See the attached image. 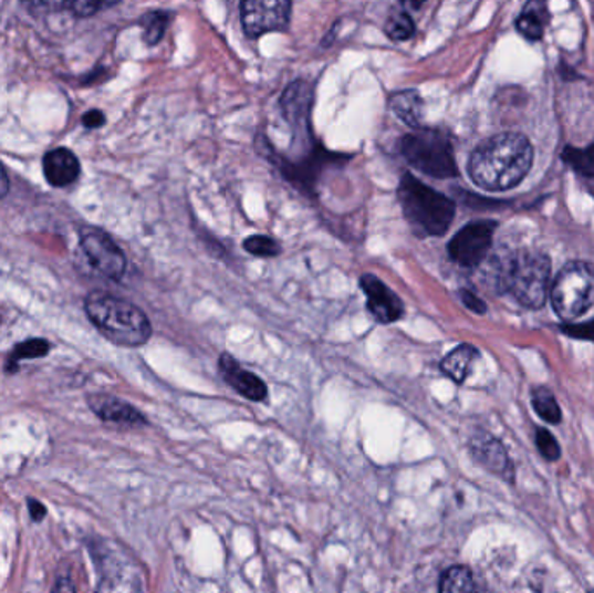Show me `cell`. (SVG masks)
I'll list each match as a JSON object with an SVG mask.
<instances>
[{
  "label": "cell",
  "instance_id": "obj_16",
  "mask_svg": "<svg viewBox=\"0 0 594 593\" xmlns=\"http://www.w3.org/2000/svg\"><path fill=\"white\" fill-rule=\"evenodd\" d=\"M551 14L548 0H527L514 20L517 32L529 42H541L550 25Z\"/></svg>",
  "mask_w": 594,
  "mask_h": 593
},
{
  "label": "cell",
  "instance_id": "obj_25",
  "mask_svg": "<svg viewBox=\"0 0 594 593\" xmlns=\"http://www.w3.org/2000/svg\"><path fill=\"white\" fill-rule=\"evenodd\" d=\"M243 249L252 257L258 258L279 257L280 252H282L279 242L268 236L247 237L246 242H243Z\"/></svg>",
  "mask_w": 594,
  "mask_h": 593
},
{
  "label": "cell",
  "instance_id": "obj_1",
  "mask_svg": "<svg viewBox=\"0 0 594 593\" xmlns=\"http://www.w3.org/2000/svg\"><path fill=\"white\" fill-rule=\"evenodd\" d=\"M534 145L529 136L517 131L499 133L481 142L468 160V175L486 191L517 188L534 166Z\"/></svg>",
  "mask_w": 594,
  "mask_h": 593
},
{
  "label": "cell",
  "instance_id": "obj_19",
  "mask_svg": "<svg viewBox=\"0 0 594 593\" xmlns=\"http://www.w3.org/2000/svg\"><path fill=\"white\" fill-rule=\"evenodd\" d=\"M423 98L414 90L400 91L393 94L389 100V108L396 118H400L405 126L417 129L423 123Z\"/></svg>",
  "mask_w": 594,
  "mask_h": 593
},
{
  "label": "cell",
  "instance_id": "obj_18",
  "mask_svg": "<svg viewBox=\"0 0 594 593\" xmlns=\"http://www.w3.org/2000/svg\"><path fill=\"white\" fill-rule=\"evenodd\" d=\"M478 358H480V352H478L477 346L462 343V345L456 346L452 352L445 355L440 367L445 376H449L457 385H462L471 374V370H473L475 362Z\"/></svg>",
  "mask_w": 594,
  "mask_h": 593
},
{
  "label": "cell",
  "instance_id": "obj_33",
  "mask_svg": "<svg viewBox=\"0 0 594 593\" xmlns=\"http://www.w3.org/2000/svg\"><path fill=\"white\" fill-rule=\"evenodd\" d=\"M400 2L405 9H419L420 6H425L428 0H400Z\"/></svg>",
  "mask_w": 594,
  "mask_h": 593
},
{
  "label": "cell",
  "instance_id": "obj_2",
  "mask_svg": "<svg viewBox=\"0 0 594 593\" xmlns=\"http://www.w3.org/2000/svg\"><path fill=\"white\" fill-rule=\"evenodd\" d=\"M85 313L106 340L121 346H142L152 337L150 319L131 301L93 291L84 301Z\"/></svg>",
  "mask_w": 594,
  "mask_h": 593
},
{
  "label": "cell",
  "instance_id": "obj_28",
  "mask_svg": "<svg viewBox=\"0 0 594 593\" xmlns=\"http://www.w3.org/2000/svg\"><path fill=\"white\" fill-rule=\"evenodd\" d=\"M459 296H461L462 303H465L466 309L471 310V312L478 313V315H483V313H487L486 301L481 300V298H478L477 294L473 293V291L462 289L461 293H459Z\"/></svg>",
  "mask_w": 594,
  "mask_h": 593
},
{
  "label": "cell",
  "instance_id": "obj_8",
  "mask_svg": "<svg viewBox=\"0 0 594 593\" xmlns=\"http://www.w3.org/2000/svg\"><path fill=\"white\" fill-rule=\"evenodd\" d=\"M292 0H240V20L247 38L288 29Z\"/></svg>",
  "mask_w": 594,
  "mask_h": 593
},
{
  "label": "cell",
  "instance_id": "obj_27",
  "mask_svg": "<svg viewBox=\"0 0 594 593\" xmlns=\"http://www.w3.org/2000/svg\"><path fill=\"white\" fill-rule=\"evenodd\" d=\"M562 333L566 336L583 337V340H591L594 342V319L586 322V324H571L562 327Z\"/></svg>",
  "mask_w": 594,
  "mask_h": 593
},
{
  "label": "cell",
  "instance_id": "obj_23",
  "mask_svg": "<svg viewBox=\"0 0 594 593\" xmlns=\"http://www.w3.org/2000/svg\"><path fill=\"white\" fill-rule=\"evenodd\" d=\"M532 406H534L539 418L544 419L550 425H559L562 422V409H560L559 400L548 388H538L534 392Z\"/></svg>",
  "mask_w": 594,
  "mask_h": 593
},
{
  "label": "cell",
  "instance_id": "obj_32",
  "mask_svg": "<svg viewBox=\"0 0 594 593\" xmlns=\"http://www.w3.org/2000/svg\"><path fill=\"white\" fill-rule=\"evenodd\" d=\"M9 194V178L8 173L4 171V167L0 164V199H4Z\"/></svg>",
  "mask_w": 594,
  "mask_h": 593
},
{
  "label": "cell",
  "instance_id": "obj_30",
  "mask_svg": "<svg viewBox=\"0 0 594 593\" xmlns=\"http://www.w3.org/2000/svg\"><path fill=\"white\" fill-rule=\"evenodd\" d=\"M105 115H103V112L100 111L87 112V114L84 115V118H82V123H84V126L90 127V129H96V127H102L103 124H105Z\"/></svg>",
  "mask_w": 594,
  "mask_h": 593
},
{
  "label": "cell",
  "instance_id": "obj_21",
  "mask_svg": "<svg viewBox=\"0 0 594 593\" xmlns=\"http://www.w3.org/2000/svg\"><path fill=\"white\" fill-rule=\"evenodd\" d=\"M51 350V343L48 340H41V337H32L27 342H21L17 345V348L12 350L11 357H9L8 373H17L18 362L24 361V358H39L44 357Z\"/></svg>",
  "mask_w": 594,
  "mask_h": 593
},
{
  "label": "cell",
  "instance_id": "obj_9",
  "mask_svg": "<svg viewBox=\"0 0 594 593\" xmlns=\"http://www.w3.org/2000/svg\"><path fill=\"white\" fill-rule=\"evenodd\" d=\"M81 248L91 267L106 279L121 281L126 273V254L115 245L114 239L102 230H87L82 233Z\"/></svg>",
  "mask_w": 594,
  "mask_h": 593
},
{
  "label": "cell",
  "instance_id": "obj_6",
  "mask_svg": "<svg viewBox=\"0 0 594 593\" xmlns=\"http://www.w3.org/2000/svg\"><path fill=\"white\" fill-rule=\"evenodd\" d=\"M554 312L563 321H574L594 306V267L587 261H571L560 270L551 285Z\"/></svg>",
  "mask_w": 594,
  "mask_h": 593
},
{
  "label": "cell",
  "instance_id": "obj_5",
  "mask_svg": "<svg viewBox=\"0 0 594 593\" xmlns=\"http://www.w3.org/2000/svg\"><path fill=\"white\" fill-rule=\"evenodd\" d=\"M402 154L414 169L437 179L459 176L450 136L441 129L417 127L402 139Z\"/></svg>",
  "mask_w": 594,
  "mask_h": 593
},
{
  "label": "cell",
  "instance_id": "obj_31",
  "mask_svg": "<svg viewBox=\"0 0 594 593\" xmlns=\"http://www.w3.org/2000/svg\"><path fill=\"white\" fill-rule=\"evenodd\" d=\"M30 513H32L33 520H42L45 517V507L41 501L29 500Z\"/></svg>",
  "mask_w": 594,
  "mask_h": 593
},
{
  "label": "cell",
  "instance_id": "obj_7",
  "mask_svg": "<svg viewBox=\"0 0 594 593\" xmlns=\"http://www.w3.org/2000/svg\"><path fill=\"white\" fill-rule=\"evenodd\" d=\"M496 230H498V221L492 220H480L466 225L447 246L449 257L466 269H475L489 257Z\"/></svg>",
  "mask_w": 594,
  "mask_h": 593
},
{
  "label": "cell",
  "instance_id": "obj_14",
  "mask_svg": "<svg viewBox=\"0 0 594 593\" xmlns=\"http://www.w3.org/2000/svg\"><path fill=\"white\" fill-rule=\"evenodd\" d=\"M91 410L97 418L115 425H126V427H136L145 425L146 418L136 407L131 406L122 398L112 397V395L96 394L87 398Z\"/></svg>",
  "mask_w": 594,
  "mask_h": 593
},
{
  "label": "cell",
  "instance_id": "obj_15",
  "mask_svg": "<svg viewBox=\"0 0 594 593\" xmlns=\"http://www.w3.org/2000/svg\"><path fill=\"white\" fill-rule=\"evenodd\" d=\"M44 176L53 187H69L81 176V163L69 148H56L44 157Z\"/></svg>",
  "mask_w": 594,
  "mask_h": 593
},
{
  "label": "cell",
  "instance_id": "obj_4",
  "mask_svg": "<svg viewBox=\"0 0 594 593\" xmlns=\"http://www.w3.org/2000/svg\"><path fill=\"white\" fill-rule=\"evenodd\" d=\"M506 293H511L520 305L539 310L546 305L551 293V260L541 251L510 252L506 275Z\"/></svg>",
  "mask_w": 594,
  "mask_h": 593
},
{
  "label": "cell",
  "instance_id": "obj_26",
  "mask_svg": "<svg viewBox=\"0 0 594 593\" xmlns=\"http://www.w3.org/2000/svg\"><path fill=\"white\" fill-rule=\"evenodd\" d=\"M535 446H538L539 452L546 461H559L562 456V447H560L559 440L554 439V435L546 428H539L535 431Z\"/></svg>",
  "mask_w": 594,
  "mask_h": 593
},
{
  "label": "cell",
  "instance_id": "obj_17",
  "mask_svg": "<svg viewBox=\"0 0 594 593\" xmlns=\"http://www.w3.org/2000/svg\"><path fill=\"white\" fill-rule=\"evenodd\" d=\"M37 11H69L75 17H93L103 9L112 8L118 4L121 0H27Z\"/></svg>",
  "mask_w": 594,
  "mask_h": 593
},
{
  "label": "cell",
  "instance_id": "obj_29",
  "mask_svg": "<svg viewBox=\"0 0 594 593\" xmlns=\"http://www.w3.org/2000/svg\"><path fill=\"white\" fill-rule=\"evenodd\" d=\"M579 178H583L584 181L593 187L594 194V142L587 147L586 164H584L583 171L579 175Z\"/></svg>",
  "mask_w": 594,
  "mask_h": 593
},
{
  "label": "cell",
  "instance_id": "obj_12",
  "mask_svg": "<svg viewBox=\"0 0 594 593\" xmlns=\"http://www.w3.org/2000/svg\"><path fill=\"white\" fill-rule=\"evenodd\" d=\"M469 451L481 467H486L487 470L501 477L506 482H514L513 461H511L501 440L496 439L493 435L478 430L469 439Z\"/></svg>",
  "mask_w": 594,
  "mask_h": 593
},
{
  "label": "cell",
  "instance_id": "obj_10",
  "mask_svg": "<svg viewBox=\"0 0 594 593\" xmlns=\"http://www.w3.org/2000/svg\"><path fill=\"white\" fill-rule=\"evenodd\" d=\"M312 86L304 81L292 82L280 100L283 117L291 126L294 142L306 147L312 143Z\"/></svg>",
  "mask_w": 594,
  "mask_h": 593
},
{
  "label": "cell",
  "instance_id": "obj_11",
  "mask_svg": "<svg viewBox=\"0 0 594 593\" xmlns=\"http://www.w3.org/2000/svg\"><path fill=\"white\" fill-rule=\"evenodd\" d=\"M361 288L367 296L368 312L381 324H393L400 321L405 313L404 301L398 294L393 293L385 282L377 279L374 273H364L361 279Z\"/></svg>",
  "mask_w": 594,
  "mask_h": 593
},
{
  "label": "cell",
  "instance_id": "obj_20",
  "mask_svg": "<svg viewBox=\"0 0 594 593\" xmlns=\"http://www.w3.org/2000/svg\"><path fill=\"white\" fill-rule=\"evenodd\" d=\"M438 590L441 593L473 592L477 586H475L473 574L466 565H452L441 574Z\"/></svg>",
  "mask_w": 594,
  "mask_h": 593
},
{
  "label": "cell",
  "instance_id": "obj_3",
  "mask_svg": "<svg viewBox=\"0 0 594 593\" xmlns=\"http://www.w3.org/2000/svg\"><path fill=\"white\" fill-rule=\"evenodd\" d=\"M398 200L405 220L417 237H441L456 216V202L435 188L405 173L398 185Z\"/></svg>",
  "mask_w": 594,
  "mask_h": 593
},
{
  "label": "cell",
  "instance_id": "obj_22",
  "mask_svg": "<svg viewBox=\"0 0 594 593\" xmlns=\"http://www.w3.org/2000/svg\"><path fill=\"white\" fill-rule=\"evenodd\" d=\"M385 32L392 41H408L416 33V23H414L413 17L408 14V11L398 9L395 13L389 14L388 21H386Z\"/></svg>",
  "mask_w": 594,
  "mask_h": 593
},
{
  "label": "cell",
  "instance_id": "obj_13",
  "mask_svg": "<svg viewBox=\"0 0 594 593\" xmlns=\"http://www.w3.org/2000/svg\"><path fill=\"white\" fill-rule=\"evenodd\" d=\"M219 373L235 392H239L252 403H263L268 397L267 383L259 378L258 374L243 370L233 355L222 354L219 357Z\"/></svg>",
  "mask_w": 594,
  "mask_h": 593
},
{
  "label": "cell",
  "instance_id": "obj_24",
  "mask_svg": "<svg viewBox=\"0 0 594 593\" xmlns=\"http://www.w3.org/2000/svg\"><path fill=\"white\" fill-rule=\"evenodd\" d=\"M169 21L170 14L166 13V11H154V13L145 14L142 25L143 30H145L143 39H145L146 44L155 45L163 41Z\"/></svg>",
  "mask_w": 594,
  "mask_h": 593
}]
</instances>
